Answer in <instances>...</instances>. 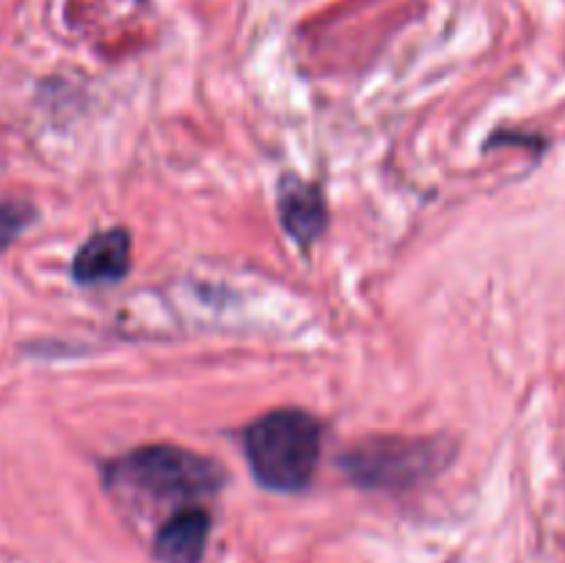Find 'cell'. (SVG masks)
I'll return each mask as SVG.
<instances>
[{"label": "cell", "mask_w": 565, "mask_h": 563, "mask_svg": "<svg viewBox=\"0 0 565 563\" xmlns=\"http://www.w3.org/2000/svg\"><path fill=\"white\" fill-rule=\"evenodd\" d=\"M243 445L257 484L301 491L318 469L320 423L301 408H279L248 425Z\"/></svg>", "instance_id": "6da1fadb"}, {"label": "cell", "mask_w": 565, "mask_h": 563, "mask_svg": "<svg viewBox=\"0 0 565 563\" xmlns=\"http://www.w3.org/2000/svg\"><path fill=\"white\" fill-rule=\"evenodd\" d=\"M108 486L138 491L149 500L191 502L215 495L224 486L226 472L207 456L177 445H149L116 458L105 469Z\"/></svg>", "instance_id": "7a4b0ae2"}, {"label": "cell", "mask_w": 565, "mask_h": 563, "mask_svg": "<svg viewBox=\"0 0 565 563\" xmlns=\"http://www.w3.org/2000/svg\"><path fill=\"white\" fill-rule=\"evenodd\" d=\"M447 461V442L408 436H370L340 458L348 478L364 489H406L445 469Z\"/></svg>", "instance_id": "3957f363"}, {"label": "cell", "mask_w": 565, "mask_h": 563, "mask_svg": "<svg viewBox=\"0 0 565 563\" xmlns=\"http://www.w3.org/2000/svg\"><path fill=\"white\" fill-rule=\"evenodd\" d=\"M132 241L127 230L97 232L72 263V276L81 285H99V282H119L130 270Z\"/></svg>", "instance_id": "277c9868"}, {"label": "cell", "mask_w": 565, "mask_h": 563, "mask_svg": "<svg viewBox=\"0 0 565 563\" xmlns=\"http://www.w3.org/2000/svg\"><path fill=\"white\" fill-rule=\"evenodd\" d=\"M210 539V513L182 508L154 533V557L160 563H199Z\"/></svg>", "instance_id": "5b68a950"}, {"label": "cell", "mask_w": 565, "mask_h": 563, "mask_svg": "<svg viewBox=\"0 0 565 563\" xmlns=\"http://www.w3.org/2000/svg\"><path fill=\"white\" fill-rule=\"evenodd\" d=\"M279 210L285 230L298 243H315L326 226L323 193L298 177H285L279 185Z\"/></svg>", "instance_id": "8992f818"}, {"label": "cell", "mask_w": 565, "mask_h": 563, "mask_svg": "<svg viewBox=\"0 0 565 563\" xmlns=\"http://www.w3.org/2000/svg\"><path fill=\"white\" fill-rule=\"evenodd\" d=\"M31 219L33 210L28 204L0 202V252L17 241V235L31 224Z\"/></svg>", "instance_id": "52a82bcc"}]
</instances>
